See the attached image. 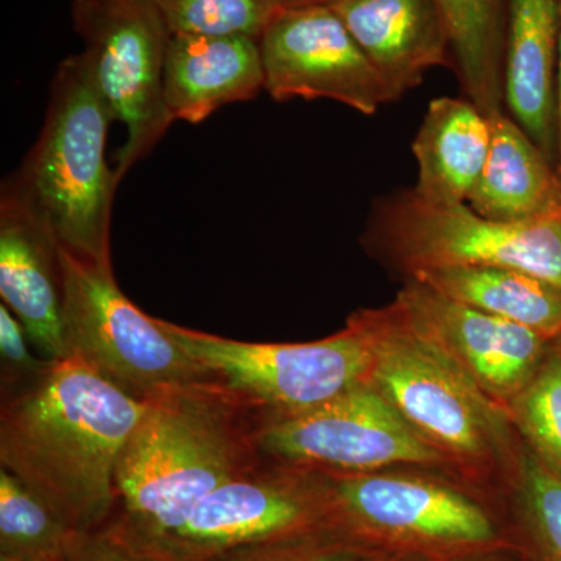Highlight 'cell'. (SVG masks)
I'll return each mask as SVG.
<instances>
[{"label": "cell", "instance_id": "ffe728a7", "mask_svg": "<svg viewBox=\"0 0 561 561\" xmlns=\"http://www.w3.org/2000/svg\"><path fill=\"white\" fill-rule=\"evenodd\" d=\"M453 300L553 337L561 332V289L530 273L490 265H443L409 273Z\"/></svg>", "mask_w": 561, "mask_h": 561}, {"label": "cell", "instance_id": "d6986e66", "mask_svg": "<svg viewBox=\"0 0 561 561\" xmlns=\"http://www.w3.org/2000/svg\"><path fill=\"white\" fill-rule=\"evenodd\" d=\"M491 122L470 99L438 98L412 144L419 173L412 192L432 205H461L485 165Z\"/></svg>", "mask_w": 561, "mask_h": 561}, {"label": "cell", "instance_id": "1f68e13d", "mask_svg": "<svg viewBox=\"0 0 561 561\" xmlns=\"http://www.w3.org/2000/svg\"><path fill=\"white\" fill-rule=\"evenodd\" d=\"M0 561H35V560L20 559V557L0 556Z\"/></svg>", "mask_w": 561, "mask_h": 561}, {"label": "cell", "instance_id": "83f0119b", "mask_svg": "<svg viewBox=\"0 0 561 561\" xmlns=\"http://www.w3.org/2000/svg\"><path fill=\"white\" fill-rule=\"evenodd\" d=\"M65 561H151L128 551L102 531H76Z\"/></svg>", "mask_w": 561, "mask_h": 561}, {"label": "cell", "instance_id": "7c38bea8", "mask_svg": "<svg viewBox=\"0 0 561 561\" xmlns=\"http://www.w3.org/2000/svg\"><path fill=\"white\" fill-rule=\"evenodd\" d=\"M275 101L330 99L373 116L391 102L378 70L327 3L280 9L260 38Z\"/></svg>", "mask_w": 561, "mask_h": 561}, {"label": "cell", "instance_id": "5b68a950", "mask_svg": "<svg viewBox=\"0 0 561 561\" xmlns=\"http://www.w3.org/2000/svg\"><path fill=\"white\" fill-rule=\"evenodd\" d=\"M343 529L381 551L474 561L515 551L511 531L481 502L426 479L328 472Z\"/></svg>", "mask_w": 561, "mask_h": 561}, {"label": "cell", "instance_id": "ba28073f", "mask_svg": "<svg viewBox=\"0 0 561 561\" xmlns=\"http://www.w3.org/2000/svg\"><path fill=\"white\" fill-rule=\"evenodd\" d=\"M341 527L330 474L264 459L203 497L181 526L139 549L151 561H213L287 535Z\"/></svg>", "mask_w": 561, "mask_h": 561}, {"label": "cell", "instance_id": "52a82bcc", "mask_svg": "<svg viewBox=\"0 0 561 561\" xmlns=\"http://www.w3.org/2000/svg\"><path fill=\"white\" fill-rule=\"evenodd\" d=\"M160 323L192 359L261 419L309 411L368 381L370 346L354 316L342 331L309 343L232 341L171 321Z\"/></svg>", "mask_w": 561, "mask_h": 561}, {"label": "cell", "instance_id": "3957f363", "mask_svg": "<svg viewBox=\"0 0 561 561\" xmlns=\"http://www.w3.org/2000/svg\"><path fill=\"white\" fill-rule=\"evenodd\" d=\"M113 121L83 55L66 58L38 139L3 183L49 225L60 249L95 262H111V209L121 181L105 157Z\"/></svg>", "mask_w": 561, "mask_h": 561}, {"label": "cell", "instance_id": "277c9868", "mask_svg": "<svg viewBox=\"0 0 561 561\" xmlns=\"http://www.w3.org/2000/svg\"><path fill=\"white\" fill-rule=\"evenodd\" d=\"M370 346L368 381L440 451L465 460L494 454L501 412L467 371L420 334L397 306L353 313Z\"/></svg>", "mask_w": 561, "mask_h": 561}, {"label": "cell", "instance_id": "2e32d148", "mask_svg": "<svg viewBox=\"0 0 561 561\" xmlns=\"http://www.w3.org/2000/svg\"><path fill=\"white\" fill-rule=\"evenodd\" d=\"M560 27V0H508L502 69L504 108L553 165Z\"/></svg>", "mask_w": 561, "mask_h": 561}, {"label": "cell", "instance_id": "9a60e30c", "mask_svg": "<svg viewBox=\"0 0 561 561\" xmlns=\"http://www.w3.org/2000/svg\"><path fill=\"white\" fill-rule=\"evenodd\" d=\"M368 60L391 102L423 83L451 54L437 0H328Z\"/></svg>", "mask_w": 561, "mask_h": 561}, {"label": "cell", "instance_id": "ac0fdd59", "mask_svg": "<svg viewBox=\"0 0 561 561\" xmlns=\"http://www.w3.org/2000/svg\"><path fill=\"white\" fill-rule=\"evenodd\" d=\"M489 157L467 205L486 219L519 224L561 216V180L511 114H491Z\"/></svg>", "mask_w": 561, "mask_h": 561}, {"label": "cell", "instance_id": "6da1fadb", "mask_svg": "<svg viewBox=\"0 0 561 561\" xmlns=\"http://www.w3.org/2000/svg\"><path fill=\"white\" fill-rule=\"evenodd\" d=\"M149 401L69 356L2 397L0 468L13 472L76 531H101L117 507L122 453Z\"/></svg>", "mask_w": 561, "mask_h": 561}, {"label": "cell", "instance_id": "9c48e42d", "mask_svg": "<svg viewBox=\"0 0 561 561\" xmlns=\"http://www.w3.org/2000/svg\"><path fill=\"white\" fill-rule=\"evenodd\" d=\"M81 51L114 121L127 130L117 157L122 180L172 127L164 66L172 33L154 0H73Z\"/></svg>", "mask_w": 561, "mask_h": 561}, {"label": "cell", "instance_id": "cb8c5ba5", "mask_svg": "<svg viewBox=\"0 0 561 561\" xmlns=\"http://www.w3.org/2000/svg\"><path fill=\"white\" fill-rule=\"evenodd\" d=\"M172 35L249 36L260 41L280 10L276 0H154Z\"/></svg>", "mask_w": 561, "mask_h": 561}, {"label": "cell", "instance_id": "30bf717a", "mask_svg": "<svg viewBox=\"0 0 561 561\" xmlns=\"http://www.w3.org/2000/svg\"><path fill=\"white\" fill-rule=\"evenodd\" d=\"M373 236L412 273L443 265L516 268L561 289V216L507 224L461 205H432L412 191L378 210Z\"/></svg>", "mask_w": 561, "mask_h": 561}, {"label": "cell", "instance_id": "603a6c76", "mask_svg": "<svg viewBox=\"0 0 561 561\" xmlns=\"http://www.w3.org/2000/svg\"><path fill=\"white\" fill-rule=\"evenodd\" d=\"M508 531L527 561H561V476L537 457L524 461Z\"/></svg>", "mask_w": 561, "mask_h": 561}, {"label": "cell", "instance_id": "8992f818", "mask_svg": "<svg viewBox=\"0 0 561 561\" xmlns=\"http://www.w3.org/2000/svg\"><path fill=\"white\" fill-rule=\"evenodd\" d=\"M69 356L139 401L190 383L217 381L121 290L111 262L60 249Z\"/></svg>", "mask_w": 561, "mask_h": 561}, {"label": "cell", "instance_id": "8fae6325", "mask_svg": "<svg viewBox=\"0 0 561 561\" xmlns=\"http://www.w3.org/2000/svg\"><path fill=\"white\" fill-rule=\"evenodd\" d=\"M257 445L267 460L323 472H373L443 459L370 382L309 411L261 419Z\"/></svg>", "mask_w": 561, "mask_h": 561}, {"label": "cell", "instance_id": "5bb4252c", "mask_svg": "<svg viewBox=\"0 0 561 561\" xmlns=\"http://www.w3.org/2000/svg\"><path fill=\"white\" fill-rule=\"evenodd\" d=\"M0 298L46 360L69 357L60 243L38 214L2 186Z\"/></svg>", "mask_w": 561, "mask_h": 561}, {"label": "cell", "instance_id": "f1b7e54d", "mask_svg": "<svg viewBox=\"0 0 561 561\" xmlns=\"http://www.w3.org/2000/svg\"><path fill=\"white\" fill-rule=\"evenodd\" d=\"M561 10V0H560ZM556 121H557V161L556 169L561 180V27H560V49L559 68H557V88H556Z\"/></svg>", "mask_w": 561, "mask_h": 561}, {"label": "cell", "instance_id": "f546056e", "mask_svg": "<svg viewBox=\"0 0 561 561\" xmlns=\"http://www.w3.org/2000/svg\"><path fill=\"white\" fill-rule=\"evenodd\" d=\"M362 561H431L423 557L412 556V553L393 552V551H376L371 556L365 557Z\"/></svg>", "mask_w": 561, "mask_h": 561}, {"label": "cell", "instance_id": "d4e9b609", "mask_svg": "<svg viewBox=\"0 0 561 561\" xmlns=\"http://www.w3.org/2000/svg\"><path fill=\"white\" fill-rule=\"evenodd\" d=\"M511 402L516 426L542 463L561 476V356L540 364Z\"/></svg>", "mask_w": 561, "mask_h": 561}, {"label": "cell", "instance_id": "44dd1931", "mask_svg": "<svg viewBox=\"0 0 561 561\" xmlns=\"http://www.w3.org/2000/svg\"><path fill=\"white\" fill-rule=\"evenodd\" d=\"M467 99L486 114L504 111L505 25L508 0H437Z\"/></svg>", "mask_w": 561, "mask_h": 561}, {"label": "cell", "instance_id": "7402d4cb", "mask_svg": "<svg viewBox=\"0 0 561 561\" xmlns=\"http://www.w3.org/2000/svg\"><path fill=\"white\" fill-rule=\"evenodd\" d=\"M73 534L35 490L0 468V556L65 561Z\"/></svg>", "mask_w": 561, "mask_h": 561}, {"label": "cell", "instance_id": "7a4b0ae2", "mask_svg": "<svg viewBox=\"0 0 561 561\" xmlns=\"http://www.w3.org/2000/svg\"><path fill=\"white\" fill-rule=\"evenodd\" d=\"M260 423L219 381L151 398L122 453L117 507L102 534L131 552L171 534L203 497L264 461Z\"/></svg>", "mask_w": 561, "mask_h": 561}, {"label": "cell", "instance_id": "4dcf8cb0", "mask_svg": "<svg viewBox=\"0 0 561 561\" xmlns=\"http://www.w3.org/2000/svg\"><path fill=\"white\" fill-rule=\"evenodd\" d=\"M280 9H289V7L311 5V3H324L328 0H276Z\"/></svg>", "mask_w": 561, "mask_h": 561}, {"label": "cell", "instance_id": "484cf974", "mask_svg": "<svg viewBox=\"0 0 561 561\" xmlns=\"http://www.w3.org/2000/svg\"><path fill=\"white\" fill-rule=\"evenodd\" d=\"M373 548L341 527L302 531L275 540L253 542L221 553L213 561H362Z\"/></svg>", "mask_w": 561, "mask_h": 561}, {"label": "cell", "instance_id": "e0dca14e", "mask_svg": "<svg viewBox=\"0 0 561 561\" xmlns=\"http://www.w3.org/2000/svg\"><path fill=\"white\" fill-rule=\"evenodd\" d=\"M264 87L260 41L186 33L171 36L164 99L173 119L201 124L221 106L251 101Z\"/></svg>", "mask_w": 561, "mask_h": 561}, {"label": "cell", "instance_id": "4316f807", "mask_svg": "<svg viewBox=\"0 0 561 561\" xmlns=\"http://www.w3.org/2000/svg\"><path fill=\"white\" fill-rule=\"evenodd\" d=\"M27 331L14 313L0 305V368L2 397L33 381L46 367L47 360L32 353Z\"/></svg>", "mask_w": 561, "mask_h": 561}, {"label": "cell", "instance_id": "4fadbf2b", "mask_svg": "<svg viewBox=\"0 0 561 561\" xmlns=\"http://www.w3.org/2000/svg\"><path fill=\"white\" fill-rule=\"evenodd\" d=\"M393 305L493 401L511 402L540 367V332L453 300L411 276Z\"/></svg>", "mask_w": 561, "mask_h": 561}]
</instances>
